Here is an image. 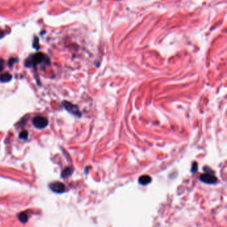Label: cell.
<instances>
[{"instance_id":"1","label":"cell","mask_w":227,"mask_h":227,"mask_svg":"<svg viewBox=\"0 0 227 227\" xmlns=\"http://www.w3.org/2000/svg\"><path fill=\"white\" fill-rule=\"evenodd\" d=\"M49 62V59L47 56L44 55L42 53H35L31 55L30 57L27 59L26 61V67H32L39 65L43 63L48 64Z\"/></svg>"},{"instance_id":"2","label":"cell","mask_w":227,"mask_h":227,"mask_svg":"<svg viewBox=\"0 0 227 227\" xmlns=\"http://www.w3.org/2000/svg\"><path fill=\"white\" fill-rule=\"evenodd\" d=\"M47 119L44 117L37 116L35 117L33 119V125L37 129H43L48 125Z\"/></svg>"},{"instance_id":"3","label":"cell","mask_w":227,"mask_h":227,"mask_svg":"<svg viewBox=\"0 0 227 227\" xmlns=\"http://www.w3.org/2000/svg\"><path fill=\"white\" fill-rule=\"evenodd\" d=\"M199 178H200L201 182L209 184H213L217 181V178L214 175V174L208 173V172H206L205 173L201 174Z\"/></svg>"},{"instance_id":"4","label":"cell","mask_w":227,"mask_h":227,"mask_svg":"<svg viewBox=\"0 0 227 227\" xmlns=\"http://www.w3.org/2000/svg\"><path fill=\"white\" fill-rule=\"evenodd\" d=\"M63 105L66 109L67 111L73 114V115L77 117H81V113L79 110L78 107L75 105H73L68 101H64L63 102Z\"/></svg>"},{"instance_id":"5","label":"cell","mask_w":227,"mask_h":227,"mask_svg":"<svg viewBox=\"0 0 227 227\" xmlns=\"http://www.w3.org/2000/svg\"><path fill=\"white\" fill-rule=\"evenodd\" d=\"M49 188L52 191L56 193H59V194L64 193L66 191V186H65L64 184L61 182H53L49 185Z\"/></svg>"},{"instance_id":"6","label":"cell","mask_w":227,"mask_h":227,"mask_svg":"<svg viewBox=\"0 0 227 227\" xmlns=\"http://www.w3.org/2000/svg\"><path fill=\"white\" fill-rule=\"evenodd\" d=\"M152 181V178L149 175H143L138 178V183L141 185H147L151 183Z\"/></svg>"},{"instance_id":"7","label":"cell","mask_w":227,"mask_h":227,"mask_svg":"<svg viewBox=\"0 0 227 227\" xmlns=\"http://www.w3.org/2000/svg\"><path fill=\"white\" fill-rule=\"evenodd\" d=\"M11 78L12 76L10 73H5L0 76V81L2 82V83H6V82H9L11 80Z\"/></svg>"},{"instance_id":"8","label":"cell","mask_w":227,"mask_h":227,"mask_svg":"<svg viewBox=\"0 0 227 227\" xmlns=\"http://www.w3.org/2000/svg\"><path fill=\"white\" fill-rule=\"evenodd\" d=\"M73 171V170L72 168L71 167H67L66 169H64V171L62 172V177L64 178H66V177H68V176H71V174H72Z\"/></svg>"},{"instance_id":"9","label":"cell","mask_w":227,"mask_h":227,"mask_svg":"<svg viewBox=\"0 0 227 227\" xmlns=\"http://www.w3.org/2000/svg\"><path fill=\"white\" fill-rule=\"evenodd\" d=\"M18 219L22 223H26L28 220V216L26 213H21L18 215Z\"/></svg>"},{"instance_id":"10","label":"cell","mask_w":227,"mask_h":227,"mask_svg":"<svg viewBox=\"0 0 227 227\" xmlns=\"http://www.w3.org/2000/svg\"><path fill=\"white\" fill-rule=\"evenodd\" d=\"M27 137H28V132H27L26 130H24V131H22L20 133V134H19V138H20V139L26 140Z\"/></svg>"},{"instance_id":"11","label":"cell","mask_w":227,"mask_h":227,"mask_svg":"<svg viewBox=\"0 0 227 227\" xmlns=\"http://www.w3.org/2000/svg\"><path fill=\"white\" fill-rule=\"evenodd\" d=\"M197 170H198V164H197V162H194V163H193L191 172H192V173H196Z\"/></svg>"},{"instance_id":"12","label":"cell","mask_w":227,"mask_h":227,"mask_svg":"<svg viewBox=\"0 0 227 227\" xmlns=\"http://www.w3.org/2000/svg\"><path fill=\"white\" fill-rule=\"evenodd\" d=\"M16 59H17V58H11V59H10L9 60V61H8V65H9V66L11 67L12 65L14 64V62H16L17 61H18V60H16Z\"/></svg>"},{"instance_id":"13","label":"cell","mask_w":227,"mask_h":227,"mask_svg":"<svg viewBox=\"0 0 227 227\" xmlns=\"http://www.w3.org/2000/svg\"><path fill=\"white\" fill-rule=\"evenodd\" d=\"M3 67H4V61L0 59V71L3 70Z\"/></svg>"}]
</instances>
